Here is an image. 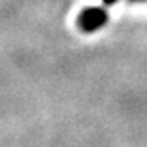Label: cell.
<instances>
[{
    "mask_svg": "<svg viewBox=\"0 0 147 147\" xmlns=\"http://www.w3.org/2000/svg\"><path fill=\"white\" fill-rule=\"evenodd\" d=\"M108 22V14L101 7H87L77 17V26L84 33H92L101 29Z\"/></svg>",
    "mask_w": 147,
    "mask_h": 147,
    "instance_id": "1",
    "label": "cell"
},
{
    "mask_svg": "<svg viewBox=\"0 0 147 147\" xmlns=\"http://www.w3.org/2000/svg\"><path fill=\"white\" fill-rule=\"evenodd\" d=\"M134 2H144V0H134Z\"/></svg>",
    "mask_w": 147,
    "mask_h": 147,
    "instance_id": "3",
    "label": "cell"
},
{
    "mask_svg": "<svg viewBox=\"0 0 147 147\" xmlns=\"http://www.w3.org/2000/svg\"><path fill=\"white\" fill-rule=\"evenodd\" d=\"M103 2H105L106 5H113V3H116L118 0H103Z\"/></svg>",
    "mask_w": 147,
    "mask_h": 147,
    "instance_id": "2",
    "label": "cell"
}]
</instances>
